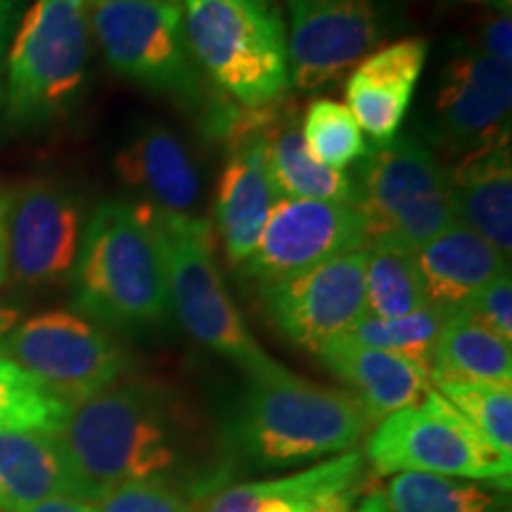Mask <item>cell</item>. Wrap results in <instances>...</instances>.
I'll return each instance as SVG.
<instances>
[{
	"label": "cell",
	"instance_id": "obj_14",
	"mask_svg": "<svg viewBox=\"0 0 512 512\" xmlns=\"http://www.w3.org/2000/svg\"><path fill=\"white\" fill-rule=\"evenodd\" d=\"M81 235V207L67 188L31 181L10 190L8 275L17 285L48 287L72 278Z\"/></svg>",
	"mask_w": 512,
	"mask_h": 512
},
{
	"label": "cell",
	"instance_id": "obj_13",
	"mask_svg": "<svg viewBox=\"0 0 512 512\" xmlns=\"http://www.w3.org/2000/svg\"><path fill=\"white\" fill-rule=\"evenodd\" d=\"M290 83L318 91L344 76L382 36L377 0H290Z\"/></svg>",
	"mask_w": 512,
	"mask_h": 512
},
{
	"label": "cell",
	"instance_id": "obj_37",
	"mask_svg": "<svg viewBox=\"0 0 512 512\" xmlns=\"http://www.w3.org/2000/svg\"><path fill=\"white\" fill-rule=\"evenodd\" d=\"M22 0H0V64H3L5 50L10 46V36L15 31Z\"/></svg>",
	"mask_w": 512,
	"mask_h": 512
},
{
	"label": "cell",
	"instance_id": "obj_6",
	"mask_svg": "<svg viewBox=\"0 0 512 512\" xmlns=\"http://www.w3.org/2000/svg\"><path fill=\"white\" fill-rule=\"evenodd\" d=\"M88 34L81 0H36L24 12L8 53L5 126H46L72 105L86 76Z\"/></svg>",
	"mask_w": 512,
	"mask_h": 512
},
{
	"label": "cell",
	"instance_id": "obj_22",
	"mask_svg": "<svg viewBox=\"0 0 512 512\" xmlns=\"http://www.w3.org/2000/svg\"><path fill=\"white\" fill-rule=\"evenodd\" d=\"M126 185L143 190L150 204L174 214H190L200 195V176L185 145L169 128L145 126L117 155Z\"/></svg>",
	"mask_w": 512,
	"mask_h": 512
},
{
	"label": "cell",
	"instance_id": "obj_35",
	"mask_svg": "<svg viewBox=\"0 0 512 512\" xmlns=\"http://www.w3.org/2000/svg\"><path fill=\"white\" fill-rule=\"evenodd\" d=\"M477 50L494 57L496 62L505 64V67H512V19L508 8L486 19L482 27V48Z\"/></svg>",
	"mask_w": 512,
	"mask_h": 512
},
{
	"label": "cell",
	"instance_id": "obj_19",
	"mask_svg": "<svg viewBox=\"0 0 512 512\" xmlns=\"http://www.w3.org/2000/svg\"><path fill=\"white\" fill-rule=\"evenodd\" d=\"M363 472L366 456L354 448L290 475L221 486L211 491L195 512H302L330 491L361 484Z\"/></svg>",
	"mask_w": 512,
	"mask_h": 512
},
{
	"label": "cell",
	"instance_id": "obj_29",
	"mask_svg": "<svg viewBox=\"0 0 512 512\" xmlns=\"http://www.w3.org/2000/svg\"><path fill=\"white\" fill-rule=\"evenodd\" d=\"M446 316L448 313L427 304L422 306L420 311L408 313V316L401 318H363L361 323L344 337L354 339V342L363 344V347H373L406 356L430 370L434 347H437L441 325H444Z\"/></svg>",
	"mask_w": 512,
	"mask_h": 512
},
{
	"label": "cell",
	"instance_id": "obj_43",
	"mask_svg": "<svg viewBox=\"0 0 512 512\" xmlns=\"http://www.w3.org/2000/svg\"><path fill=\"white\" fill-rule=\"evenodd\" d=\"M505 512H510V508H508V510H505Z\"/></svg>",
	"mask_w": 512,
	"mask_h": 512
},
{
	"label": "cell",
	"instance_id": "obj_24",
	"mask_svg": "<svg viewBox=\"0 0 512 512\" xmlns=\"http://www.w3.org/2000/svg\"><path fill=\"white\" fill-rule=\"evenodd\" d=\"M432 382L512 384V349L465 313H448L430 363Z\"/></svg>",
	"mask_w": 512,
	"mask_h": 512
},
{
	"label": "cell",
	"instance_id": "obj_41",
	"mask_svg": "<svg viewBox=\"0 0 512 512\" xmlns=\"http://www.w3.org/2000/svg\"><path fill=\"white\" fill-rule=\"evenodd\" d=\"M354 512H389L387 498H384V494H370L356 505Z\"/></svg>",
	"mask_w": 512,
	"mask_h": 512
},
{
	"label": "cell",
	"instance_id": "obj_1",
	"mask_svg": "<svg viewBox=\"0 0 512 512\" xmlns=\"http://www.w3.org/2000/svg\"><path fill=\"white\" fill-rule=\"evenodd\" d=\"M245 377L219 432L221 470L230 475L290 470L342 456L370 430L356 396L294 375L278 361Z\"/></svg>",
	"mask_w": 512,
	"mask_h": 512
},
{
	"label": "cell",
	"instance_id": "obj_25",
	"mask_svg": "<svg viewBox=\"0 0 512 512\" xmlns=\"http://www.w3.org/2000/svg\"><path fill=\"white\" fill-rule=\"evenodd\" d=\"M389 512H505L508 491L472 479L401 472L394 475L387 491Z\"/></svg>",
	"mask_w": 512,
	"mask_h": 512
},
{
	"label": "cell",
	"instance_id": "obj_10",
	"mask_svg": "<svg viewBox=\"0 0 512 512\" xmlns=\"http://www.w3.org/2000/svg\"><path fill=\"white\" fill-rule=\"evenodd\" d=\"M0 356L27 370L67 406L117 384L128 363L117 339L100 325L62 309L17 323L0 339Z\"/></svg>",
	"mask_w": 512,
	"mask_h": 512
},
{
	"label": "cell",
	"instance_id": "obj_36",
	"mask_svg": "<svg viewBox=\"0 0 512 512\" xmlns=\"http://www.w3.org/2000/svg\"><path fill=\"white\" fill-rule=\"evenodd\" d=\"M356 486H349V489H339V491H330V494L316 498V501L306 505L302 512H351L356 501Z\"/></svg>",
	"mask_w": 512,
	"mask_h": 512
},
{
	"label": "cell",
	"instance_id": "obj_28",
	"mask_svg": "<svg viewBox=\"0 0 512 512\" xmlns=\"http://www.w3.org/2000/svg\"><path fill=\"white\" fill-rule=\"evenodd\" d=\"M69 406L10 358L0 356V432H57Z\"/></svg>",
	"mask_w": 512,
	"mask_h": 512
},
{
	"label": "cell",
	"instance_id": "obj_7",
	"mask_svg": "<svg viewBox=\"0 0 512 512\" xmlns=\"http://www.w3.org/2000/svg\"><path fill=\"white\" fill-rule=\"evenodd\" d=\"M354 185L368 240H392L418 252L458 221L451 174L411 136L366 152Z\"/></svg>",
	"mask_w": 512,
	"mask_h": 512
},
{
	"label": "cell",
	"instance_id": "obj_21",
	"mask_svg": "<svg viewBox=\"0 0 512 512\" xmlns=\"http://www.w3.org/2000/svg\"><path fill=\"white\" fill-rule=\"evenodd\" d=\"M456 219L482 235L498 252H512V159L510 143L467 155L451 174Z\"/></svg>",
	"mask_w": 512,
	"mask_h": 512
},
{
	"label": "cell",
	"instance_id": "obj_4",
	"mask_svg": "<svg viewBox=\"0 0 512 512\" xmlns=\"http://www.w3.org/2000/svg\"><path fill=\"white\" fill-rule=\"evenodd\" d=\"M140 211L162 259L171 311L185 332L245 375L271 368L275 361L259 347L223 283L209 223L150 202Z\"/></svg>",
	"mask_w": 512,
	"mask_h": 512
},
{
	"label": "cell",
	"instance_id": "obj_9",
	"mask_svg": "<svg viewBox=\"0 0 512 512\" xmlns=\"http://www.w3.org/2000/svg\"><path fill=\"white\" fill-rule=\"evenodd\" d=\"M88 24L117 74L178 100L200 98L181 0H100L91 5Z\"/></svg>",
	"mask_w": 512,
	"mask_h": 512
},
{
	"label": "cell",
	"instance_id": "obj_17",
	"mask_svg": "<svg viewBox=\"0 0 512 512\" xmlns=\"http://www.w3.org/2000/svg\"><path fill=\"white\" fill-rule=\"evenodd\" d=\"M337 380L351 389L370 425L401 408L415 406L432 389L430 370L411 358L373 347H363L349 337H339L316 354Z\"/></svg>",
	"mask_w": 512,
	"mask_h": 512
},
{
	"label": "cell",
	"instance_id": "obj_39",
	"mask_svg": "<svg viewBox=\"0 0 512 512\" xmlns=\"http://www.w3.org/2000/svg\"><path fill=\"white\" fill-rule=\"evenodd\" d=\"M8 209L10 190L0 185V287L8 278Z\"/></svg>",
	"mask_w": 512,
	"mask_h": 512
},
{
	"label": "cell",
	"instance_id": "obj_32",
	"mask_svg": "<svg viewBox=\"0 0 512 512\" xmlns=\"http://www.w3.org/2000/svg\"><path fill=\"white\" fill-rule=\"evenodd\" d=\"M95 512H195L192 491L176 482H133L93 503Z\"/></svg>",
	"mask_w": 512,
	"mask_h": 512
},
{
	"label": "cell",
	"instance_id": "obj_18",
	"mask_svg": "<svg viewBox=\"0 0 512 512\" xmlns=\"http://www.w3.org/2000/svg\"><path fill=\"white\" fill-rule=\"evenodd\" d=\"M427 304L456 313L510 268V259L465 223H451L415 252Z\"/></svg>",
	"mask_w": 512,
	"mask_h": 512
},
{
	"label": "cell",
	"instance_id": "obj_40",
	"mask_svg": "<svg viewBox=\"0 0 512 512\" xmlns=\"http://www.w3.org/2000/svg\"><path fill=\"white\" fill-rule=\"evenodd\" d=\"M19 323V311L15 306L0 302V339H3L8 332Z\"/></svg>",
	"mask_w": 512,
	"mask_h": 512
},
{
	"label": "cell",
	"instance_id": "obj_38",
	"mask_svg": "<svg viewBox=\"0 0 512 512\" xmlns=\"http://www.w3.org/2000/svg\"><path fill=\"white\" fill-rule=\"evenodd\" d=\"M22 512H95V508H93V503L81 501V498L55 496V498H48V501L31 505V508L22 510Z\"/></svg>",
	"mask_w": 512,
	"mask_h": 512
},
{
	"label": "cell",
	"instance_id": "obj_12",
	"mask_svg": "<svg viewBox=\"0 0 512 512\" xmlns=\"http://www.w3.org/2000/svg\"><path fill=\"white\" fill-rule=\"evenodd\" d=\"M368 242L366 221L354 204L328 200H278L259 245L242 264L256 285L278 283L325 264Z\"/></svg>",
	"mask_w": 512,
	"mask_h": 512
},
{
	"label": "cell",
	"instance_id": "obj_26",
	"mask_svg": "<svg viewBox=\"0 0 512 512\" xmlns=\"http://www.w3.org/2000/svg\"><path fill=\"white\" fill-rule=\"evenodd\" d=\"M366 318H401L427 306L415 252L392 240L366 242Z\"/></svg>",
	"mask_w": 512,
	"mask_h": 512
},
{
	"label": "cell",
	"instance_id": "obj_11",
	"mask_svg": "<svg viewBox=\"0 0 512 512\" xmlns=\"http://www.w3.org/2000/svg\"><path fill=\"white\" fill-rule=\"evenodd\" d=\"M363 271L366 247L278 283L259 285L261 309L285 339L318 354L366 318Z\"/></svg>",
	"mask_w": 512,
	"mask_h": 512
},
{
	"label": "cell",
	"instance_id": "obj_42",
	"mask_svg": "<svg viewBox=\"0 0 512 512\" xmlns=\"http://www.w3.org/2000/svg\"><path fill=\"white\" fill-rule=\"evenodd\" d=\"M81 3H83V5H86V3H88V5H95V3H100V0H81Z\"/></svg>",
	"mask_w": 512,
	"mask_h": 512
},
{
	"label": "cell",
	"instance_id": "obj_23",
	"mask_svg": "<svg viewBox=\"0 0 512 512\" xmlns=\"http://www.w3.org/2000/svg\"><path fill=\"white\" fill-rule=\"evenodd\" d=\"M76 486L55 432H0V512H22Z\"/></svg>",
	"mask_w": 512,
	"mask_h": 512
},
{
	"label": "cell",
	"instance_id": "obj_2",
	"mask_svg": "<svg viewBox=\"0 0 512 512\" xmlns=\"http://www.w3.org/2000/svg\"><path fill=\"white\" fill-rule=\"evenodd\" d=\"M55 437L86 503L133 482L183 484L190 465L181 418L162 389L143 382L112 384L69 406Z\"/></svg>",
	"mask_w": 512,
	"mask_h": 512
},
{
	"label": "cell",
	"instance_id": "obj_3",
	"mask_svg": "<svg viewBox=\"0 0 512 512\" xmlns=\"http://www.w3.org/2000/svg\"><path fill=\"white\" fill-rule=\"evenodd\" d=\"M72 283L76 309L112 328H157L171 316L164 266L140 204L107 200L95 207Z\"/></svg>",
	"mask_w": 512,
	"mask_h": 512
},
{
	"label": "cell",
	"instance_id": "obj_15",
	"mask_svg": "<svg viewBox=\"0 0 512 512\" xmlns=\"http://www.w3.org/2000/svg\"><path fill=\"white\" fill-rule=\"evenodd\" d=\"M510 67L472 48L453 57L434 100V136L448 152L475 155L510 143Z\"/></svg>",
	"mask_w": 512,
	"mask_h": 512
},
{
	"label": "cell",
	"instance_id": "obj_20",
	"mask_svg": "<svg viewBox=\"0 0 512 512\" xmlns=\"http://www.w3.org/2000/svg\"><path fill=\"white\" fill-rule=\"evenodd\" d=\"M266 164L278 200H328L356 207V185L342 171L320 166L306 152L297 107H271V117L261 128Z\"/></svg>",
	"mask_w": 512,
	"mask_h": 512
},
{
	"label": "cell",
	"instance_id": "obj_34",
	"mask_svg": "<svg viewBox=\"0 0 512 512\" xmlns=\"http://www.w3.org/2000/svg\"><path fill=\"white\" fill-rule=\"evenodd\" d=\"M460 313L472 318L482 328L491 330L505 342L512 344V278L510 268L503 271L489 285L482 287L475 297L467 302Z\"/></svg>",
	"mask_w": 512,
	"mask_h": 512
},
{
	"label": "cell",
	"instance_id": "obj_16",
	"mask_svg": "<svg viewBox=\"0 0 512 512\" xmlns=\"http://www.w3.org/2000/svg\"><path fill=\"white\" fill-rule=\"evenodd\" d=\"M278 202L266 164L261 133L228 143V162L216 190V230L228 259L242 266L259 245L261 233Z\"/></svg>",
	"mask_w": 512,
	"mask_h": 512
},
{
	"label": "cell",
	"instance_id": "obj_27",
	"mask_svg": "<svg viewBox=\"0 0 512 512\" xmlns=\"http://www.w3.org/2000/svg\"><path fill=\"white\" fill-rule=\"evenodd\" d=\"M437 392L496 456L512 463V384L437 382Z\"/></svg>",
	"mask_w": 512,
	"mask_h": 512
},
{
	"label": "cell",
	"instance_id": "obj_8",
	"mask_svg": "<svg viewBox=\"0 0 512 512\" xmlns=\"http://www.w3.org/2000/svg\"><path fill=\"white\" fill-rule=\"evenodd\" d=\"M366 458L377 475L430 472L484 482L503 491H510L512 482L510 460L496 456L437 389H430L415 406L377 422Z\"/></svg>",
	"mask_w": 512,
	"mask_h": 512
},
{
	"label": "cell",
	"instance_id": "obj_31",
	"mask_svg": "<svg viewBox=\"0 0 512 512\" xmlns=\"http://www.w3.org/2000/svg\"><path fill=\"white\" fill-rule=\"evenodd\" d=\"M411 98L413 88L370 81L358 72L351 74V79L347 81V110L356 119L361 133L366 131L377 145H384L396 138V131L403 124Z\"/></svg>",
	"mask_w": 512,
	"mask_h": 512
},
{
	"label": "cell",
	"instance_id": "obj_33",
	"mask_svg": "<svg viewBox=\"0 0 512 512\" xmlns=\"http://www.w3.org/2000/svg\"><path fill=\"white\" fill-rule=\"evenodd\" d=\"M427 60V41L425 38H403L392 46L377 50L356 69L358 74L370 81L392 83V86L415 88L422 67Z\"/></svg>",
	"mask_w": 512,
	"mask_h": 512
},
{
	"label": "cell",
	"instance_id": "obj_5",
	"mask_svg": "<svg viewBox=\"0 0 512 512\" xmlns=\"http://www.w3.org/2000/svg\"><path fill=\"white\" fill-rule=\"evenodd\" d=\"M192 60L245 107L285 98L290 83L283 17L268 0H183Z\"/></svg>",
	"mask_w": 512,
	"mask_h": 512
},
{
	"label": "cell",
	"instance_id": "obj_30",
	"mask_svg": "<svg viewBox=\"0 0 512 512\" xmlns=\"http://www.w3.org/2000/svg\"><path fill=\"white\" fill-rule=\"evenodd\" d=\"M302 136L306 152L320 166L342 171L368 152L361 128L344 105L335 100L318 98L306 110Z\"/></svg>",
	"mask_w": 512,
	"mask_h": 512
}]
</instances>
